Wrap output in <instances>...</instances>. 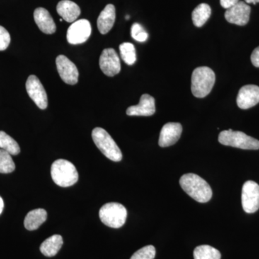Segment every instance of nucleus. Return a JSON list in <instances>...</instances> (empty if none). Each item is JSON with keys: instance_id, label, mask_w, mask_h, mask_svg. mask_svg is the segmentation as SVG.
<instances>
[{"instance_id": "1", "label": "nucleus", "mask_w": 259, "mask_h": 259, "mask_svg": "<svg viewBox=\"0 0 259 259\" xmlns=\"http://www.w3.org/2000/svg\"><path fill=\"white\" fill-rule=\"evenodd\" d=\"M180 184L182 190L197 202L205 203L212 198V191L210 186L198 175L186 174L181 177Z\"/></svg>"}, {"instance_id": "2", "label": "nucleus", "mask_w": 259, "mask_h": 259, "mask_svg": "<svg viewBox=\"0 0 259 259\" xmlns=\"http://www.w3.org/2000/svg\"><path fill=\"white\" fill-rule=\"evenodd\" d=\"M215 82V74L210 68L201 66L192 72L191 90L194 97L204 98L212 91Z\"/></svg>"}, {"instance_id": "3", "label": "nucleus", "mask_w": 259, "mask_h": 259, "mask_svg": "<svg viewBox=\"0 0 259 259\" xmlns=\"http://www.w3.org/2000/svg\"><path fill=\"white\" fill-rule=\"evenodd\" d=\"M53 180L59 187H68L75 185L79 180V174L71 162L64 159L56 160L51 168Z\"/></svg>"}, {"instance_id": "4", "label": "nucleus", "mask_w": 259, "mask_h": 259, "mask_svg": "<svg viewBox=\"0 0 259 259\" xmlns=\"http://www.w3.org/2000/svg\"><path fill=\"white\" fill-rule=\"evenodd\" d=\"M92 137L97 147L107 158L115 162L122 160L120 148L105 129L95 127L92 133Z\"/></svg>"}, {"instance_id": "5", "label": "nucleus", "mask_w": 259, "mask_h": 259, "mask_svg": "<svg viewBox=\"0 0 259 259\" xmlns=\"http://www.w3.org/2000/svg\"><path fill=\"white\" fill-rule=\"evenodd\" d=\"M218 141L224 146L241 148V149H259L258 140L247 136L241 131H234L231 129L222 131L218 136Z\"/></svg>"}, {"instance_id": "6", "label": "nucleus", "mask_w": 259, "mask_h": 259, "mask_svg": "<svg viewBox=\"0 0 259 259\" xmlns=\"http://www.w3.org/2000/svg\"><path fill=\"white\" fill-rule=\"evenodd\" d=\"M100 220L105 226L112 228H120L127 219V209L122 204L110 202L102 206L100 209Z\"/></svg>"}, {"instance_id": "7", "label": "nucleus", "mask_w": 259, "mask_h": 259, "mask_svg": "<svg viewBox=\"0 0 259 259\" xmlns=\"http://www.w3.org/2000/svg\"><path fill=\"white\" fill-rule=\"evenodd\" d=\"M242 206L246 213H254L259 209V185L247 181L242 188Z\"/></svg>"}, {"instance_id": "8", "label": "nucleus", "mask_w": 259, "mask_h": 259, "mask_svg": "<svg viewBox=\"0 0 259 259\" xmlns=\"http://www.w3.org/2000/svg\"><path fill=\"white\" fill-rule=\"evenodd\" d=\"M91 33L92 26L90 21L86 19H81L70 25L66 37L70 44L77 45L86 42Z\"/></svg>"}, {"instance_id": "9", "label": "nucleus", "mask_w": 259, "mask_h": 259, "mask_svg": "<svg viewBox=\"0 0 259 259\" xmlns=\"http://www.w3.org/2000/svg\"><path fill=\"white\" fill-rule=\"evenodd\" d=\"M27 93L39 108L45 110L48 107L47 92L40 80L35 75H30L26 81Z\"/></svg>"}, {"instance_id": "10", "label": "nucleus", "mask_w": 259, "mask_h": 259, "mask_svg": "<svg viewBox=\"0 0 259 259\" xmlns=\"http://www.w3.org/2000/svg\"><path fill=\"white\" fill-rule=\"evenodd\" d=\"M100 67L104 74L110 77L120 73V57L115 49H106L102 51L100 57Z\"/></svg>"}, {"instance_id": "11", "label": "nucleus", "mask_w": 259, "mask_h": 259, "mask_svg": "<svg viewBox=\"0 0 259 259\" xmlns=\"http://www.w3.org/2000/svg\"><path fill=\"white\" fill-rule=\"evenodd\" d=\"M56 64L61 79L65 83L74 85L78 82L79 71L72 61H70L66 56L59 55L56 57Z\"/></svg>"}, {"instance_id": "12", "label": "nucleus", "mask_w": 259, "mask_h": 259, "mask_svg": "<svg viewBox=\"0 0 259 259\" xmlns=\"http://www.w3.org/2000/svg\"><path fill=\"white\" fill-rule=\"evenodd\" d=\"M250 7L244 2H238L226 10L225 18L228 23L244 26L249 21Z\"/></svg>"}, {"instance_id": "13", "label": "nucleus", "mask_w": 259, "mask_h": 259, "mask_svg": "<svg viewBox=\"0 0 259 259\" xmlns=\"http://www.w3.org/2000/svg\"><path fill=\"white\" fill-rule=\"evenodd\" d=\"M237 105L242 110H247L259 103V87L256 85H245L238 92Z\"/></svg>"}, {"instance_id": "14", "label": "nucleus", "mask_w": 259, "mask_h": 259, "mask_svg": "<svg viewBox=\"0 0 259 259\" xmlns=\"http://www.w3.org/2000/svg\"><path fill=\"white\" fill-rule=\"evenodd\" d=\"M182 133V126L179 122H168L162 127L158 144L162 148L176 144Z\"/></svg>"}, {"instance_id": "15", "label": "nucleus", "mask_w": 259, "mask_h": 259, "mask_svg": "<svg viewBox=\"0 0 259 259\" xmlns=\"http://www.w3.org/2000/svg\"><path fill=\"white\" fill-rule=\"evenodd\" d=\"M155 112V99L148 94L141 96L139 105L129 107L126 110V113L129 116H151Z\"/></svg>"}, {"instance_id": "16", "label": "nucleus", "mask_w": 259, "mask_h": 259, "mask_svg": "<svg viewBox=\"0 0 259 259\" xmlns=\"http://www.w3.org/2000/svg\"><path fill=\"white\" fill-rule=\"evenodd\" d=\"M34 20L37 27L46 34H53L56 32V25L50 13L45 8H38L34 11Z\"/></svg>"}, {"instance_id": "17", "label": "nucleus", "mask_w": 259, "mask_h": 259, "mask_svg": "<svg viewBox=\"0 0 259 259\" xmlns=\"http://www.w3.org/2000/svg\"><path fill=\"white\" fill-rule=\"evenodd\" d=\"M115 6L111 4L107 5L97 19V28L100 33L105 35L110 32L115 24Z\"/></svg>"}, {"instance_id": "18", "label": "nucleus", "mask_w": 259, "mask_h": 259, "mask_svg": "<svg viewBox=\"0 0 259 259\" xmlns=\"http://www.w3.org/2000/svg\"><path fill=\"white\" fill-rule=\"evenodd\" d=\"M57 13L65 21L74 23L81 14V10L76 3L70 0H62L56 7Z\"/></svg>"}, {"instance_id": "19", "label": "nucleus", "mask_w": 259, "mask_h": 259, "mask_svg": "<svg viewBox=\"0 0 259 259\" xmlns=\"http://www.w3.org/2000/svg\"><path fill=\"white\" fill-rule=\"evenodd\" d=\"M47 219V212L44 209H35L27 214L24 226L28 231H35Z\"/></svg>"}, {"instance_id": "20", "label": "nucleus", "mask_w": 259, "mask_h": 259, "mask_svg": "<svg viewBox=\"0 0 259 259\" xmlns=\"http://www.w3.org/2000/svg\"><path fill=\"white\" fill-rule=\"evenodd\" d=\"M63 243H64L63 238L60 235H54L42 242L40 250L42 254L46 256H54L61 249Z\"/></svg>"}, {"instance_id": "21", "label": "nucleus", "mask_w": 259, "mask_h": 259, "mask_svg": "<svg viewBox=\"0 0 259 259\" xmlns=\"http://www.w3.org/2000/svg\"><path fill=\"white\" fill-rule=\"evenodd\" d=\"M211 8L209 5L202 3L199 5L192 12V18L194 25L197 28L203 26L210 17Z\"/></svg>"}, {"instance_id": "22", "label": "nucleus", "mask_w": 259, "mask_h": 259, "mask_svg": "<svg viewBox=\"0 0 259 259\" xmlns=\"http://www.w3.org/2000/svg\"><path fill=\"white\" fill-rule=\"evenodd\" d=\"M0 149L4 150L13 156H16L20 152L18 143L4 131H0Z\"/></svg>"}, {"instance_id": "23", "label": "nucleus", "mask_w": 259, "mask_h": 259, "mask_svg": "<svg viewBox=\"0 0 259 259\" xmlns=\"http://www.w3.org/2000/svg\"><path fill=\"white\" fill-rule=\"evenodd\" d=\"M194 259H221L219 250L210 245H202L197 246L194 250Z\"/></svg>"}, {"instance_id": "24", "label": "nucleus", "mask_w": 259, "mask_h": 259, "mask_svg": "<svg viewBox=\"0 0 259 259\" xmlns=\"http://www.w3.org/2000/svg\"><path fill=\"white\" fill-rule=\"evenodd\" d=\"M119 49H120L121 58L125 64L131 66L136 63L137 56H136V48L134 44L131 42H123L120 44Z\"/></svg>"}, {"instance_id": "25", "label": "nucleus", "mask_w": 259, "mask_h": 259, "mask_svg": "<svg viewBox=\"0 0 259 259\" xmlns=\"http://www.w3.org/2000/svg\"><path fill=\"white\" fill-rule=\"evenodd\" d=\"M9 153L0 149V173L9 174L14 171L15 164Z\"/></svg>"}, {"instance_id": "26", "label": "nucleus", "mask_w": 259, "mask_h": 259, "mask_svg": "<svg viewBox=\"0 0 259 259\" xmlns=\"http://www.w3.org/2000/svg\"><path fill=\"white\" fill-rule=\"evenodd\" d=\"M156 256V248L153 245H146L136 251L131 259H154Z\"/></svg>"}, {"instance_id": "27", "label": "nucleus", "mask_w": 259, "mask_h": 259, "mask_svg": "<svg viewBox=\"0 0 259 259\" xmlns=\"http://www.w3.org/2000/svg\"><path fill=\"white\" fill-rule=\"evenodd\" d=\"M131 36L136 41L142 42L147 40L148 34L141 24L136 23L131 27Z\"/></svg>"}, {"instance_id": "28", "label": "nucleus", "mask_w": 259, "mask_h": 259, "mask_svg": "<svg viewBox=\"0 0 259 259\" xmlns=\"http://www.w3.org/2000/svg\"><path fill=\"white\" fill-rule=\"evenodd\" d=\"M11 37L9 32L0 25V51L6 50L9 47Z\"/></svg>"}, {"instance_id": "29", "label": "nucleus", "mask_w": 259, "mask_h": 259, "mask_svg": "<svg viewBox=\"0 0 259 259\" xmlns=\"http://www.w3.org/2000/svg\"><path fill=\"white\" fill-rule=\"evenodd\" d=\"M250 60L255 67L259 68V47L253 50L250 56Z\"/></svg>"}, {"instance_id": "30", "label": "nucleus", "mask_w": 259, "mask_h": 259, "mask_svg": "<svg viewBox=\"0 0 259 259\" xmlns=\"http://www.w3.org/2000/svg\"><path fill=\"white\" fill-rule=\"evenodd\" d=\"M221 6L225 9L228 10L238 3L239 0H220Z\"/></svg>"}, {"instance_id": "31", "label": "nucleus", "mask_w": 259, "mask_h": 259, "mask_svg": "<svg viewBox=\"0 0 259 259\" xmlns=\"http://www.w3.org/2000/svg\"><path fill=\"white\" fill-rule=\"evenodd\" d=\"M3 209H4V201L3 198L0 197V214L3 212Z\"/></svg>"}, {"instance_id": "32", "label": "nucleus", "mask_w": 259, "mask_h": 259, "mask_svg": "<svg viewBox=\"0 0 259 259\" xmlns=\"http://www.w3.org/2000/svg\"><path fill=\"white\" fill-rule=\"evenodd\" d=\"M245 3L247 4H257L259 3V0H245Z\"/></svg>"}, {"instance_id": "33", "label": "nucleus", "mask_w": 259, "mask_h": 259, "mask_svg": "<svg viewBox=\"0 0 259 259\" xmlns=\"http://www.w3.org/2000/svg\"><path fill=\"white\" fill-rule=\"evenodd\" d=\"M129 18H130L129 15H127V16L125 17L126 20H129Z\"/></svg>"}]
</instances>
